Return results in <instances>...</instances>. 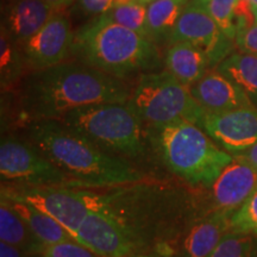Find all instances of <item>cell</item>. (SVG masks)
Listing matches in <instances>:
<instances>
[{"mask_svg": "<svg viewBox=\"0 0 257 257\" xmlns=\"http://www.w3.org/2000/svg\"><path fill=\"white\" fill-rule=\"evenodd\" d=\"M126 82L80 61L34 70L23 79L19 104L30 120H60L70 111L104 102H127Z\"/></svg>", "mask_w": 257, "mask_h": 257, "instance_id": "cell-1", "label": "cell"}, {"mask_svg": "<svg viewBox=\"0 0 257 257\" xmlns=\"http://www.w3.org/2000/svg\"><path fill=\"white\" fill-rule=\"evenodd\" d=\"M28 142L66 174L73 187H115L142 181L144 175L120 157L67 127L61 120H30Z\"/></svg>", "mask_w": 257, "mask_h": 257, "instance_id": "cell-2", "label": "cell"}, {"mask_svg": "<svg viewBox=\"0 0 257 257\" xmlns=\"http://www.w3.org/2000/svg\"><path fill=\"white\" fill-rule=\"evenodd\" d=\"M72 56L119 80L156 72L162 64L153 41L105 16L91 19L74 35Z\"/></svg>", "mask_w": 257, "mask_h": 257, "instance_id": "cell-3", "label": "cell"}, {"mask_svg": "<svg viewBox=\"0 0 257 257\" xmlns=\"http://www.w3.org/2000/svg\"><path fill=\"white\" fill-rule=\"evenodd\" d=\"M150 137L163 163L192 186L211 187L233 160L200 126L189 121L150 127Z\"/></svg>", "mask_w": 257, "mask_h": 257, "instance_id": "cell-4", "label": "cell"}, {"mask_svg": "<svg viewBox=\"0 0 257 257\" xmlns=\"http://www.w3.org/2000/svg\"><path fill=\"white\" fill-rule=\"evenodd\" d=\"M60 120L110 155L134 159L144 152L143 121L128 101L85 106Z\"/></svg>", "mask_w": 257, "mask_h": 257, "instance_id": "cell-5", "label": "cell"}, {"mask_svg": "<svg viewBox=\"0 0 257 257\" xmlns=\"http://www.w3.org/2000/svg\"><path fill=\"white\" fill-rule=\"evenodd\" d=\"M137 114L150 127L189 121L198 125L206 111L193 98L189 87L167 70L140 75L130 100Z\"/></svg>", "mask_w": 257, "mask_h": 257, "instance_id": "cell-6", "label": "cell"}, {"mask_svg": "<svg viewBox=\"0 0 257 257\" xmlns=\"http://www.w3.org/2000/svg\"><path fill=\"white\" fill-rule=\"evenodd\" d=\"M2 193L18 198L48 214L75 237L93 208V192L64 186H18L2 184Z\"/></svg>", "mask_w": 257, "mask_h": 257, "instance_id": "cell-7", "label": "cell"}, {"mask_svg": "<svg viewBox=\"0 0 257 257\" xmlns=\"http://www.w3.org/2000/svg\"><path fill=\"white\" fill-rule=\"evenodd\" d=\"M0 176L3 184L9 185L73 187L68 176L30 142L14 136L2 138Z\"/></svg>", "mask_w": 257, "mask_h": 257, "instance_id": "cell-8", "label": "cell"}, {"mask_svg": "<svg viewBox=\"0 0 257 257\" xmlns=\"http://www.w3.org/2000/svg\"><path fill=\"white\" fill-rule=\"evenodd\" d=\"M176 42H188L204 50L210 59L212 69L217 68L221 61L233 53L236 44L205 10L191 2L180 16L168 44Z\"/></svg>", "mask_w": 257, "mask_h": 257, "instance_id": "cell-9", "label": "cell"}, {"mask_svg": "<svg viewBox=\"0 0 257 257\" xmlns=\"http://www.w3.org/2000/svg\"><path fill=\"white\" fill-rule=\"evenodd\" d=\"M74 35L68 16L56 11L50 21L21 46L28 68L42 70L60 64L72 55Z\"/></svg>", "mask_w": 257, "mask_h": 257, "instance_id": "cell-10", "label": "cell"}, {"mask_svg": "<svg viewBox=\"0 0 257 257\" xmlns=\"http://www.w3.org/2000/svg\"><path fill=\"white\" fill-rule=\"evenodd\" d=\"M214 143L231 155L257 144V108H239L224 113H205L199 123Z\"/></svg>", "mask_w": 257, "mask_h": 257, "instance_id": "cell-11", "label": "cell"}, {"mask_svg": "<svg viewBox=\"0 0 257 257\" xmlns=\"http://www.w3.org/2000/svg\"><path fill=\"white\" fill-rule=\"evenodd\" d=\"M74 239L99 257H128L135 249L123 225L106 211H92Z\"/></svg>", "mask_w": 257, "mask_h": 257, "instance_id": "cell-12", "label": "cell"}, {"mask_svg": "<svg viewBox=\"0 0 257 257\" xmlns=\"http://www.w3.org/2000/svg\"><path fill=\"white\" fill-rule=\"evenodd\" d=\"M256 189L257 169L233 156L211 186L212 211H221L232 216Z\"/></svg>", "mask_w": 257, "mask_h": 257, "instance_id": "cell-13", "label": "cell"}, {"mask_svg": "<svg viewBox=\"0 0 257 257\" xmlns=\"http://www.w3.org/2000/svg\"><path fill=\"white\" fill-rule=\"evenodd\" d=\"M189 91L207 113H224L253 107L245 93L216 68L208 70L189 87Z\"/></svg>", "mask_w": 257, "mask_h": 257, "instance_id": "cell-14", "label": "cell"}, {"mask_svg": "<svg viewBox=\"0 0 257 257\" xmlns=\"http://www.w3.org/2000/svg\"><path fill=\"white\" fill-rule=\"evenodd\" d=\"M56 11L42 0H9L3 10L2 28L21 47L48 23Z\"/></svg>", "mask_w": 257, "mask_h": 257, "instance_id": "cell-15", "label": "cell"}, {"mask_svg": "<svg viewBox=\"0 0 257 257\" xmlns=\"http://www.w3.org/2000/svg\"><path fill=\"white\" fill-rule=\"evenodd\" d=\"M229 213L210 211L205 213L186 232L178 251V257H208L230 231Z\"/></svg>", "mask_w": 257, "mask_h": 257, "instance_id": "cell-16", "label": "cell"}, {"mask_svg": "<svg viewBox=\"0 0 257 257\" xmlns=\"http://www.w3.org/2000/svg\"><path fill=\"white\" fill-rule=\"evenodd\" d=\"M163 60L167 72L187 87L194 85L212 69L207 54L188 42L170 43Z\"/></svg>", "mask_w": 257, "mask_h": 257, "instance_id": "cell-17", "label": "cell"}, {"mask_svg": "<svg viewBox=\"0 0 257 257\" xmlns=\"http://www.w3.org/2000/svg\"><path fill=\"white\" fill-rule=\"evenodd\" d=\"M2 198H4L19 216L23 218L37 239L44 245L66 242V240H75L62 225L32 205L18 198L10 197L4 193H2Z\"/></svg>", "mask_w": 257, "mask_h": 257, "instance_id": "cell-18", "label": "cell"}, {"mask_svg": "<svg viewBox=\"0 0 257 257\" xmlns=\"http://www.w3.org/2000/svg\"><path fill=\"white\" fill-rule=\"evenodd\" d=\"M191 0H153L147 5L146 36L156 46L168 43L186 6Z\"/></svg>", "mask_w": 257, "mask_h": 257, "instance_id": "cell-19", "label": "cell"}, {"mask_svg": "<svg viewBox=\"0 0 257 257\" xmlns=\"http://www.w3.org/2000/svg\"><path fill=\"white\" fill-rule=\"evenodd\" d=\"M0 239L21 249L29 257H36L44 246L4 198L0 201Z\"/></svg>", "mask_w": 257, "mask_h": 257, "instance_id": "cell-20", "label": "cell"}, {"mask_svg": "<svg viewBox=\"0 0 257 257\" xmlns=\"http://www.w3.org/2000/svg\"><path fill=\"white\" fill-rule=\"evenodd\" d=\"M216 69L236 83L257 108V56L242 51L231 53Z\"/></svg>", "mask_w": 257, "mask_h": 257, "instance_id": "cell-21", "label": "cell"}, {"mask_svg": "<svg viewBox=\"0 0 257 257\" xmlns=\"http://www.w3.org/2000/svg\"><path fill=\"white\" fill-rule=\"evenodd\" d=\"M27 67L21 47L4 28L0 29V85L8 91L21 81Z\"/></svg>", "mask_w": 257, "mask_h": 257, "instance_id": "cell-22", "label": "cell"}, {"mask_svg": "<svg viewBox=\"0 0 257 257\" xmlns=\"http://www.w3.org/2000/svg\"><path fill=\"white\" fill-rule=\"evenodd\" d=\"M213 18L227 37L234 41L237 35L236 9L238 0H191Z\"/></svg>", "mask_w": 257, "mask_h": 257, "instance_id": "cell-23", "label": "cell"}, {"mask_svg": "<svg viewBox=\"0 0 257 257\" xmlns=\"http://www.w3.org/2000/svg\"><path fill=\"white\" fill-rule=\"evenodd\" d=\"M102 16H105L106 18L115 24L146 36L147 5L137 2H131L127 4L113 6Z\"/></svg>", "mask_w": 257, "mask_h": 257, "instance_id": "cell-24", "label": "cell"}, {"mask_svg": "<svg viewBox=\"0 0 257 257\" xmlns=\"http://www.w3.org/2000/svg\"><path fill=\"white\" fill-rule=\"evenodd\" d=\"M230 231L257 237V189L231 216Z\"/></svg>", "mask_w": 257, "mask_h": 257, "instance_id": "cell-25", "label": "cell"}, {"mask_svg": "<svg viewBox=\"0 0 257 257\" xmlns=\"http://www.w3.org/2000/svg\"><path fill=\"white\" fill-rule=\"evenodd\" d=\"M252 236L229 231L208 257H250Z\"/></svg>", "mask_w": 257, "mask_h": 257, "instance_id": "cell-26", "label": "cell"}, {"mask_svg": "<svg viewBox=\"0 0 257 257\" xmlns=\"http://www.w3.org/2000/svg\"><path fill=\"white\" fill-rule=\"evenodd\" d=\"M36 257H99L76 240L44 245Z\"/></svg>", "mask_w": 257, "mask_h": 257, "instance_id": "cell-27", "label": "cell"}, {"mask_svg": "<svg viewBox=\"0 0 257 257\" xmlns=\"http://www.w3.org/2000/svg\"><path fill=\"white\" fill-rule=\"evenodd\" d=\"M113 6V0H74L73 14L79 17L91 19L105 15Z\"/></svg>", "mask_w": 257, "mask_h": 257, "instance_id": "cell-28", "label": "cell"}, {"mask_svg": "<svg viewBox=\"0 0 257 257\" xmlns=\"http://www.w3.org/2000/svg\"><path fill=\"white\" fill-rule=\"evenodd\" d=\"M234 43L238 51L257 56V24H252L237 32Z\"/></svg>", "mask_w": 257, "mask_h": 257, "instance_id": "cell-29", "label": "cell"}, {"mask_svg": "<svg viewBox=\"0 0 257 257\" xmlns=\"http://www.w3.org/2000/svg\"><path fill=\"white\" fill-rule=\"evenodd\" d=\"M0 257H29L21 249L5 242H0Z\"/></svg>", "mask_w": 257, "mask_h": 257, "instance_id": "cell-30", "label": "cell"}, {"mask_svg": "<svg viewBox=\"0 0 257 257\" xmlns=\"http://www.w3.org/2000/svg\"><path fill=\"white\" fill-rule=\"evenodd\" d=\"M234 157H238V159L243 160L244 162L249 163L250 166L257 169V144L250 148V149L245 150V152L238 154V155H234Z\"/></svg>", "mask_w": 257, "mask_h": 257, "instance_id": "cell-31", "label": "cell"}, {"mask_svg": "<svg viewBox=\"0 0 257 257\" xmlns=\"http://www.w3.org/2000/svg\"><path fill=\"white\" fill-rule=\"evenodd\" d=\"M42 2L51 5L54 9H56L57 11H61V10L68 8V6L72 5L74 0H42Z\"/></svg>", "mask_w": 257, "mask_h": 257, "instance_id": "cell-32", "label": "cell"}, {"mask_svg": "<svg viewBox=\"0 0 257 257\" xmlns=\"http://www.w3.org/2000/svg\"><path fill=\"white\" fill-rule=\"evenodd\" d=\"M250 257H257V237H252L251 249H250Z\"/></svg>", "mask_w": 257, "mask_h": 257, "instance_id": "cell-33", "label": "cell"}, {"mask_svg": "<svg viewBox=\"0 0 257 257\" xmlns=\"http://www.w3.org/2000/svg\"><path fill=\"white\" fill-rule=\"evenodd\" d=\"M128 257H161V256L154 255V253H135V255H131Z\"/></svg>", "mask_w": 257, "mask_h": 257, "instance_id": "cell-34", "label": "cell"}, {"mask_svg": "<svg viewBox=\"0 0 257 257\" xmlns=\"http://www.w3.org/2000/svg\"><path fill=\"white\" fill-rule=\"evenodd\" d=\"M251 11L253 16V21H255V24H257V6H251Z\"/></svg>", "mask_w": 257, "mask_h": 257, "instance_id": "cell-35", "label": "cell"}, {"mask_svg": "<svg viewBox=\"0 0 257 257\" xmlns=\"http://www.w3.org/2000/svg\"><path fill=\"white\" fill-rule=\"evenodd\" d=\"M134 2L141 3V4H144V5H148V4H150V3H152L153 0H134Z\"/></svg>", "mask_w": 257, "mask_h": 257, "instance_id": "cell-36", "label": "cell"}, {"mask_svg": "<svg viewBox=\"0 0 257 257\" xmlns=\"http://www.w3.org/2000/svg\"><path fill=\"white\" fill-rule=\"evenodd\" d=\"M245 2H248L251 6H257V0H245Z\"/></svg>", "mask_w": 257, "mask_h": 257, "instance_id": "cell-37", "label": "cell"}]
</instances>
